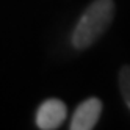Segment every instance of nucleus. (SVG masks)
Returning a JSON list of instances; mask_svg holds the SVG:
<instances>
[{
  "mask_svg": "<svg viewBox=\"0 0 130 130\" xmlns=\"http://www.w3.org/2000/svg\"><path fill=\"white\" fill-rule=\"evenodd\" d=\"M118 83H119V91L125 107L130 110V66L121 68L119 71V77H118Z\"/></svg>",
  "mask_w": 130,
  "mask_h": 130,
  "instance_id": "20e7f679",
  "label": "nucleus"
},
{
  "mask_svg": "<svg viewBox=\"0 0 130 130\" xmlns=\"http://www.w3.org/2000/svg\"><path fill=\"white\" fill-rule=\"evenodd\" d=\"M68 116V108L60 99H47L39 105L36 111V125L41 130L58 128Z\"/></svg>",
  "mask_w": 130,
  "mask_h": 130,
  "instance_id": "f03ea898",
  "label": "nucleus"
},
{
  "mask_svg": "<svg viewBox=\"0 0 130 130\" xmlns=\"http://www.w3.org/2000/svg\"><path fill=\"white\" fill-rule=\"evenodd\" d=\"M102 115V102L97 97H89L83 100L75 108L71 119V130H91L99 122Z\"/></svg>",
  "mask_w": 130,
  "mask_h": 130,
  "instance_id": "7ed1b4c3",
  "label": "nucleus"
},
{
  "mask_svg": "<svg viewBox=\"0 0 130 130\" xmlns=\"http://www.w3.org/2000/svg\"><path fill=\"white\" fill-rule=\"evenodd\" d=\"M115 17L113 0H94L86 6L77 25L72 30L71 42L75 49L83 50L94 44L107 31Z\"/></svg>",
  "mask_w": 130,
  "mask_h": 130,
  "instance_id": "f257e3e1",
  "label": "nucleus"
}]
</instances>
